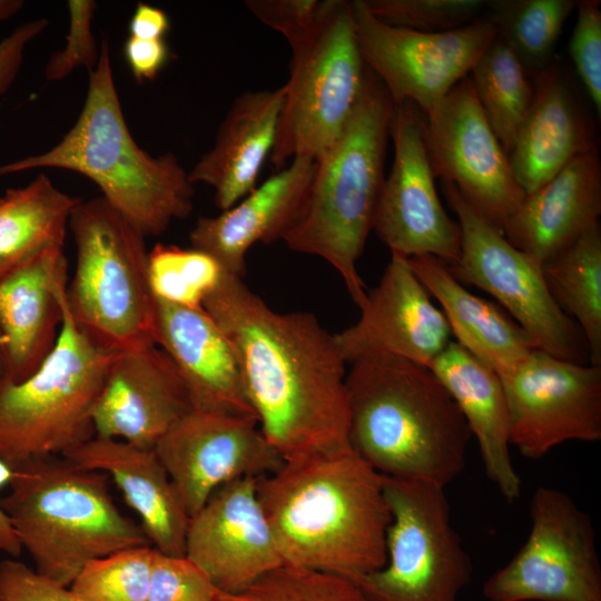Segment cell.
<instances>
[{
    "mask_svg": "<svg viewBox=\"0 0 601 601\" xmlns=\"http://www.w3.org/2000/svg\"><path fill=\"white\" fill-rule=\"evenodd\" d=\"M204 309L227 337L259 428L284 462L349 446L346 362L315 315L276 312L226 272Z\"/></svg>",
    "mask_w": 601,
    "mask_h": 601,
    "instance_id": "cell-1",
    "label": "cell"
},
{
    "mask_svg": "<svg viewBox=\"0 0 601 601\" xmlns=\"http://www.w3.org/2000/svg\"><path fill=\"white\" fill-rule=\"evenodd\" d=\"M256 491L284 564L356 583L385 565L384 477L351 446L284 462Z\"/></svg>",
    "mask_w": 601,
    "mask_h": 601,
    "instance_id": "cell-2",
    "label": "cell"
},
{
    "mask_svg": "<svg viewBox=\"0 0 601 601\" xmlns=\"http://www.w3.org/2000/svg\"><path fill=\"white\" fill-rule=\"evenodd\" d=\"M348 444L386 477L446 486L464 471L472 437L428 366L394 356L351 363Z\"/></svg>",
    "mask_w": 601,
    "mask_h": 601,
    "instance_id": "cell-3",
    "label": "cell"
},
{
    "mask_svg": "<svg viewBox=\"0 0 601 601\" xmlns=\"http://www.w3.org/2000/svg\"><path fill=\"white\" fill-rule=\"evenodd\" d=\"M77 121L47 151L0 166V176L37 168L81 174L101 197L147 236L162 234L194 207V184L176 155L152 156L135 141L116 89L104 39Z\"/></svg>",
    "mask_w": 601,
    "mask_h": 601,
    "instance_id": "cell-4",
    "label": "cell"
},
{
    "mask_svg": "<svg viewBox=\"0 0 601 601\" xmlns=\"http://www.w3.org/2000/svg\"><path fill=\"white\" fill-rule=\"evenodd\" d=\"M395 106L366 68L358 101L336 141L314 160L303 205L283 240L315 255L341 276L359 307L366 287L357 270L384 181Z\"/></svg>",
    "mask_w": 601,
    "mask_h": 601,
    "instance_id": "cell-5",
    "label": "cell"
},
{
    "mask_svg": "<svg viewBox=\"0 0 601 601\" xmlns=\"http://www.w3.org/2000/svg\"><path fill=\"white\" fill-rule=\"evenodd\" d=\"M10 492L0 499L36 571L69 587L90 561L151 545L141 525L125 516L106 475L53 456L14 469Z\"/></svg>",
    "mask_w": 601,
    "mask_h": 601,
    "instance_id": "cell-6",
    "label": "cell"
},
{
    "mask_svg": "<svg viewBox=\"0 0 601 601\" xmlns=\"http://www.w3.org/2000/svg\"><path fill=\"white\" fill-rule=\"evenodd\" d=\"M118 352L97 343L62 300L57 342L21 382L0 378V457L13 470L95 436L92 413Z\"/></svg>",
    "mask_w": 601,
    "mask_h": 601,
    "instance_id": "cell-7",
    "label": "cell"
},
{
    "mask_svg": "<svg viewBox=\"0 0 601 601\" xmlns=\"http://www.w3.org/2000/svg\"><path fill=\"white\" fill-rule=\"evenodd\" d=\"M69 228L76 267L66 299L73 319L115 352L156 344L146 236L102 197L80 200Z\"/></svg>",
    "mask_w": 601,
    "mask_h": 601,
    "instance_id": "cell-8",
    "label": "cell"
},
{
    "mask_svg": "<svg viewBox=\"0 0 601 601\" xmlns=\"http://www.w3.org/2000/svg\"><path fill=\"white\" fill-rule=\"evenodd\" d=\"M289 78L269 159H316L338 138L361 96L366 66L351 1L324 0L309 32L290 46Z\"/></svg>",
    "mask_w": 601,
    "mask_h": 601,
    "instance_id": "cell-9",
    "label": "cell"
},
{
    "mask_svg": "<svg viewBox=\"0 0 601 601\" xmlns=\"http://www.w3.org/2000/svg\"><path fill=\"white\" fill-rule=\"evenodd\" d=\"M383 477L392 514L386 563L357 584L374 601H459L473 563L452 525L445 487Z\"/></svg>",
    "mask_w": 601,
    "mask_h": 601,
    "instance_id": "cell-10",
    "label": "cell"
},
{
    "mask_svg": "<svg viewBox=\"0 0 601 601\" xmlns=\"http://www.w3.org/2000/svg\"><path fill=\"white\" fill-rule=\"evenodd\" d=\"M443 189L461 231L460 257L449 265L452 275L493 296L539 349L590 364L583 334L553 298L542 266L476 213L453 185L443 183Z\"/></svg>",
    "mask_w": 601,
    "mask_h": 601,
    "instance_id": "cell-11",
    "label": "cell"
},
{
    "mask_svg": "<svg viewBox=\"0 0 601 601\" xmlns=\"http://www.w3.org/2000/svg\"><path fill=\"white\" fill-rule=\"evenodd\" d=\"M531 529L515 555L483 584L487 601H601V565L590 515L564 491L539 486Z\"/></svg>",
    "mask_w": 601,
    "mask_h": 601,
    "instance_id": "cell-12",
    "label": "cell"
},
{
    "mask_svg": "<svg viewBox=\"0 0 601 601\" xmlns=\"http://www.w3.org/2000/svg\"><path fill=\"white\" fill-rule=\"evenodd\" d=\"M364 63L384 86L393 105L414 104L424 115L465 77L496 36L490 18L445 32H418L385 24L364 0L351 1Z\"/></svg>",
    "mask_w": 601,
    "mask_h": 601,
    "instance_id": "cell-13",
    "label": "cell"
},
{
    "mask_svg": "<svg viewBox=\"0 0 601 601\" xmlns=\"http://www.w3.org/2000/svg\"><path fill=\"white\" fill-rule=\"evenodd\" d=\"M509 411L510 443L530 460L569 442L601 440V366L535 348L500 378Z\"/></svg>",
    "mask_w": 601,
    "mask_h": 601,
    "instance_id": "cell-14",
    "label": "cell"
},
{
    "mask_svg": "<svg viewBox=\"0 0 601 601\" xmlns=\"http://www.w3.org/2000/svg\"><path fill=\"white\" fill-rule=\"evenodd\" d=\"M424 140L435 177L503 234L525 194L509 157L490 127L470 77L424 115Z\"/></svg>",
    "mask_w": 601,
    "mask_h": 601,
    "instance_id": "cell-15",
    "label": "cell"
},
{
    "mask_svg": "<svg viewBox=\"0 0 601 601\" xmlns=\"http://www.w3.org/2000/svg\"><path fill=\"white\" fill-rule=\"evenodd\" d=\"M391 136L394 161L381 188L372 229L391 254L406 258L430 255L453 265L460 257L461 231L436 193L424 140V114L408 101L396 106Z\"/></svg>",
    "mask_w": 601,
    "mask_h": 601,
    "instance_id": "cell-16",
    "label": "cell"
},
{
    "mask_svg": "<svg viewBox=\"0 0 601 601\" xmlns=\"http://www.w3.org/2000/svg\"><path fill=\"white\" fill-rule=\"evenodd\" d=\"M154 451L189 518L226 483L268 475L284 464L256 421L196 410L176 422Z\"/></svg>",
    "mask_w": 601,
    "mask_h": 601,
    "instance_id": "cell-17",
    "label": "cell"
},
{
    "mask_svg": "<svg viewBox=\"0 0 601 601\" xmlns=\"http://www.w3.org/2000/svg\"><path fill=\"white\" fill-rule=\"evenodd\" d=\"M359 309L356 323L334 334L346 363L394 356L430 366L451 342L445 316L401 255L391 254Z\"/></svg>",
    "mask_w": 601,
    "mask_h": 601,
    "instance_id": "cell-18",
    "label": "cell"
},
{
    "mask_svg": "<svg viewBox=\"0 0 601 601\" xmlns=\"http://www.w3.org/2000/svg\"><path fill=\"white\" fill-rule=\"evenodd\" d=\"M257 477L217 489L189 520L185 556L225 593L284 564L256 491Z\"/></svg>",
    "mask_w": 601,
    "mask_h": 601,
    "instance_id": "cell-19",
    "label": "cell"
},
{
    "mask_svg": "<svg viewBox=\"0 0 601 601\" xmlns=\"http://www.w3.org/2000/svg\"><path fill=\"white\" fill-rule=\"evenodd\" d=\"M190 411L188 391L158 345L118 352L93 408L95 435L154 449Z\"/></svg>",
    "mask_w": 601,
    "mask_h": 601,
    "instance_id": "cell-20",
    "label": "cell"
},
{
    "mask_svg": "<svg viewBox=\"0 0 601 601\" xmlns=\"http://www.w3.org/2000/svg\"><path fill=\"white\" fill-rule=\"evenodd\" d=\"M155 302L156 345L177 368L193 410L258 423L235 353L217 323L204 308Z\"/></svg>",
    "mask_w": 601,
    "mask_h": 601,
    "instance_id": "cell-21",
    "label": "cell"
},
{
    "mask_svg": "<svg viewBox=\"0 0 601 601\" xmlns=\"http://www.w3.org/2000/svg\"><path fill=\"white\" fill-rule=\"evenodd\" d=\"M63 246L47 248L0 279L1 378L21 382L52 351L62 321L67 288Z\"/></svg>",
    "mask_w": 601,
    "mask_h": 601,
    "instance_id": "cell-22",
    "label": "cell"
},
{
    "mask_svg": "<svg viewBox=\"0 0 601 601\" xmlns=\"http://www.w3.org/2000/svg\"><path fill=\"white\" fill-rule=\"evenodd\" d=\"M532 78V101L509 155L525 195L597 147L592 121L562 68L551 63Z\"/></svg>",
    "mask_w": 601,
    "mask_h": 601,
    "instance_id": "cell-23",
    "label": "cell"
},
{
    "mask_svg": "<svg viewBox=\"0 0 601 601\" xmlns=\"http://www.w3.org/2000/svg\"><path fill=\"white\" fill-rule=\"evenodd\" d=\"M313 169L314 159L293 158L229 209L200 217L189 234L191 247L214 257L224 272L243 277L254 244L283 240L303 205Z\"/></svg>",
    "mask_w": 601,
    "mask_h": 601,
    "instance_id": "cell-24",
    "label": "cell"
},
{
    "mask_svg": "<svg viewBox=\"0 0 601 601\" xmlns=\"http://www.w3.org/2000/svg\"><path fill=\"white\" fill-rule=\"evenodd\" d=\"M600 214L601 162L594 147L525 195L506 220L503 235L543 266L599 223Z\"/></svg>",
    "mask_w": 601,
    "mask_h": 601,
    "instance_id": "cell-25",
    "label": "cell"
},
{
    "mask_svg": "<svg viewBox=\"0 0 601 601\" xmlns=\"http://www.w3.org/2000/svg\"><path fill=\"white\" fill-rule=\"evenodd\" d=\"M62 457L80 467L109 474L140 518L154 549L185 556L190 518L154 449L95 435L66 451Z\"/></svg>",
    "mask_w": 601,
    "mask_h": 601,
    "instance_id": "cell-26",
    "label": "cell"
},
{
    "mask_svg": "<svg viewBox=\"0 0 601 601\" xmlns=\"http://www.w3.org/2000/svg\"><path fill=\"white\" fill-rule=\"evenodd\" d=\"M285 87L245 91L233 102L213 147L188 173L190 181L210 186L215 204L227 210L256 186L275 144Z\"/></svg>",
    "mask_w": 601,
    "mask_h": 601,
    "instance_id": "cell-27",
    "label": "cell"
},
{
    "mask_svg": "<svg viewBox=\"0 0 601 601\" xmlns=\"http://www.w3.org/2000/svg\"><path fill=\"white\" fill-rule=\"evenodd\" d=\"M428 367L476 439L490 481L508 502L518 500L521 477L510 453L509 411L499 375L452 341Z\"/></svg>",
    "mask_w": 601,
    "mask_h": 601,
    "instance_id": "cell-28",
    "label": "cell"
},
{
    "mask_svg": "<svg viewBox=\"0 0 601 601\" xmlns=\"http://www.w3.org/2000/svg\"><path fill=\"white\" fill-rule=\"evenodd\" d=\"M407 259L418 280L440 304L456 343L500 378L511 374L538 348L514 321L467 290L446 263L430 255Z\"/></svg>",
    "mask_w": 601,
    "mask_h": 601,
    "instance_id": "cell-29",
    "label": "cell"
},
{
    "mask_svg": "<svg viewBox=\"0 0 601 601\" xmlns=\"http://www.w3.org/2000/svg\"><path fill=\"white\" fill-rule=\"evenodd\" d=\"M80 200L43 174L0 196V279L40 252L63 246L71 213Z\"/></svg>",
    "mask_w": 601,
    "mask_h": 601,
    "instance_id": "cell-30",
    "label": "cell"
},
{
    "mask_svg": "<svg viewBox=\"0 0 601 601\" xmlns=\"http://www.w3.org/2000/svg\"><path fill=\"white\" fill-rule=\"evenodd\" d=\"M561 309L579 326L590 364L601 366V231L599 223L542 266Z\"/></svg>",
    "mask_w": 601,
    "mask_h": 601,
    "instance_id": "cell-31",
    "label": "cell"
},
{
    "mask_svg": "<svg viewBox=\"0 0 601 601\" xmlns=\"http://www.w3.org/2000/svg\"><path fill=\"white\" fill-rule=\"evenodd\" d=\"M469 77L479 105L509 157L532 101L531 76L496 35Z\"/></svg>",
    "mask_w": 601,
    "mask_h": 601,
    "instance_id": "cell-32",
    "label": "cell"
},
{
    "mask_svg": "<svg viewBox=\"0 0 601 601\" xmlns=\"http://www.w3.org/2000/svg\"><path fill=\"white\" fill-rule=\"evenodd\" d=\"M574 0L485 1L496 35L533 77L551 65L563 26L577 7Z\"/></svg>",
    "mask_w": 601,
    "mask_h": 601,
    "instance_id": "cell-33",
    "label": "cell"
},
{
    "mask_svg": "<svg viewBox=\"0 0 601 601\" xmlns=\"http://www.w3.org/2000/svg\"><path fill=\"white\" fill-rule=\"evenodd\" d=\"M152 295L188 308H204V302L218 286L224 269L210 255L196 248L157 244L147 256Z\"/></svg>",
    "mask_w": 601,
    "mask_h": 601,
    "instance_id": "cell-34",
    "label": "cell"
},
{
    "mask_svg": "<svg viewBox=\"0 0 601 601\" xmlns=\"http://www.w3.org/2000/svg\"><path fill=\"white\" fill-rule=\"evenodd\" d=\"M154 552L141 545L92 560L69 588L83 601H147Z\"/></svg>",
    "mask_w": 601,
    "mask_h": 601,
    "instance_id": "cell-35",
    "label": "cell"
},
{
    "mask_svg": "<svg viewBox=\"0 0 601 601\" xmlns=\"http://www.w3.org/2000/svg\"><path fill=\"white\" fill-rule=\"evenodd\" d=\"M217 601H374L341 575L283 564L245 589L221 592Z\"/></svg>",
    "mask_w": 601,
    "mask_h": 601,
    "instance_id": "cell-36",
    "label": "cell"
},
{
    "mask_svg": "<svg viewBox=\"0 0 601 601\" xmlns=\"http://www.w3.org/2000/svg\"><path fill=\"white\" fill-rule=\"evenodd\" d=\"M381 22L418 32H445L480 18L484 0H364Z\"/></svg>",
    "mask_w": 601,
    "mask_h": 601,
    "instance_id": "cell-37",
    "label": "cell"
},
{
    "mask_svg": "<svg viewBox=\"0 0 601 601\" xmlns=\"http://www.w3.org/2000/svg\"><path fill=\"white\" fill-rule=\"evenodd\" d=\"M221 591L186 556L155 549L147 601H217Z\"/></svg>",
    "mask_w": 601,
    "mask_h": 601,
    "instance_id": "cell-38",
    "label": "cell"
},
{
    "mask_svg": "<svg viewBox=\"0 0 601 601\" xmlns=\"http://www.w3.org/2000/svg\"><path fill=\"white\" fill-rule=\"evenodd\" d=\"M67 7L69 31L66 45L48 59L45 68L48 81L62 80L81 67L90 72L99 60L100 46L98 47L92 31V21L97 10L96 1L69 0Z\"/></svg>",
    "mask_w": 601,
    "mask_h": 601,
    "instance_id": "cell-39",
    "label": "cell"
},
{
    "mask_svg": "<svg viewBox=\"0 0 601 601\" xmlns=\"http://www.w3.org/2000/svg\"><path fill=\"white\" fill-rule=\"evenodd\" d=\"M575 26L569 43V53L577 73L601 114V2L579 0Z\"/></svg>",
    "mask_w": 601,
    "mask_h": 601,
    "instance_id": "cell-40",
    "label": "cell"
},
{
    "mask_svg": "<svg viewBox=\"0 0 601 601\" xmlns=\"http://www.w3.org/2000/svg\"><path fill=\"white\" fill-rule=\"evenodd\" d=\"M249 12L262 23L282 33L289 47L303 39L322 10L318 0H248Z\"/></svg>",
    "mask_w": 601,
    "mask_h": 601,
    "instance_id": "cell-41",
    "label": "cell"
},
{
    "mask_svg": "<svg viewBox=\"0 0 601 601\" xmlns=\"http://www.w3.org/2000/svg\"><path fill=\"white\" fill-rule=\"evenodd\" d=\"M0 601H83L27 564L8 559L0 562Z\"/></svg>",
    "mask_w": 601,
    "mask_h": 601,
    "instance_id": "cell-42",
    "label": "cell"
},
{
    "mask_svg": "<svg viewBox=\"0 0 601 601\" xmlns=\"http://www.w3.org/2000/svg\"><path fill=\"white\" fill-rule=\"evenodd\" d=\"M48 24L46 18L26 21L0 41V95H3L17 78L27 47Z\"/></svg>",
    "mask_w": 601,
    "mask_h": 601,
    "instance_id": "cell-43",
    "label": "cell"
},
{
    "mask_svg": "<svg viewBox=\"0 0 601 601\" xmlns=\"http://www.w3.org/2000/svg\"><path fill=\"white\" fill-rule=\"evenodd\" d=\"M124 55L137 81L154 80L165 67L169 49L164 39H139L129 36Z\"/></svg>",
    "mask_w": 601,
    "mask_h": 601,
    "instance_id": "cell-44",
    "label": "cell"
},
{
    "mask_svg": "<svg viewBox=\"0 0 601 601\" xmlns=\"http://www.w3.org/2000/svg\"><path fill=\"white\" fill-rule=\"evenodd\" d=\"M169 27L167 13L145 2L137 3L129 22L130 36L139 39H164Z\"/></svg>",
    "mask_w": 601,
    "mask_h": 601,
    "instance_id": "cell-45",
    "label": "cell"
},
{
    "mask_svg": "<svg viewBox=\"0 0 601 601\" xmlns=\"http://www.w3.org/2000/svg\"><path fill=\"white\" fill-rule=\"evenodd\" d=\"M14 470L0 457V491L9 486ZM22 551L20 542L6 513L0 508V553L18 558Z\"/></svg>",
    "mask_w": 601,
    "mask_h": 601,
    "instance_id": "cell-46",
    "label": "cell"
},
{
    "mask_svg": "<svg viewBox=\"0 0 601 601\" xmlns=\"http://www.w3.org/2000/svg\"><path fill=\"white\" fill-rule=\"evenodd\" d=\"M24 6L21 0H0V22L17 14Z\"/></svg>",
    "mask_w": 601,
    "mask_h": 601,
    "instance_id": "cell-47",
    "label": "cell"
},
{
    "mask_svg": "<svg viewBox=\"0 0 601 601\" xmlns=\"http://www.w3.org/2000/svg\"><path fill=\"white\" fill-rule=\"evenodd\" d=\"M3 374H4V352H3V343H2L1 332H0V378L3 376Z\"/></svg>",
    "mask_w": 601,
    "mask_h": 601,
    "instance_id": "cell-48",
    "label": "cell"
}]
</instances>
